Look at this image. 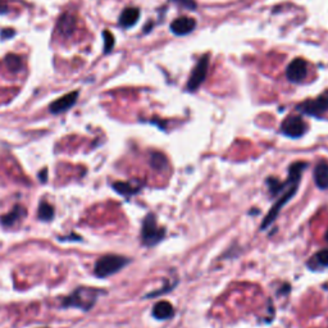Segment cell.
Wrapping results in <instances>:
<instances>
[{
  "instance_id": "6da1fadb",
  "label": "cell",
  "mask_w": 328,
  "mask_h": 328,
  "mask_svg": "<svg viewBox=\"0 0 328 328\" xmlns=\"http://www.w3.org/2000/svg\"><path fill=\"white\" fill-rule=\"evenodd\" d=\"M101 294L100 290L90 287H78L71 295L63 299V308H76L83 311H89L94 306L95 301Z\"/></svg>"
},
{
  "instance_id": "7a4b0ae2",
  "label": "cell",
  "mask_w": 328,
  "mask_h": 328,
  "mask_svg": "<svg viewBox=\"0 0 328 328\" xmlns=\"http://www.w3.org/2000/svg\"><path fill=\"white\" fill-rule=\"evenodd\" d=\"M129 263L130 259L122 257V255H104V257L99 258L97 262L95 263L94 273L96 277L105 278V277H109L112 276V274H116L117 272H120L121 269L125 268Z\"/></svg>"
},
{
  "instance_id": "3957f363",
  "label": "cell",
  "mask_w": 328,
  "mask_h": 328,
  "mask_svg": "<svg viewBox=\"0 0 328 328\" xmlns=\"http://www.w3.org/2000/svg\"><path fill=\"white\" fill-rule=\"evenodd\" d=\"M166 235L163 227H159L155 220L154 214H148L144 218L143 227H141V241L146 246H154L159 244Z\"/></svg>"
},
{
  "instance_id": "277c9868",
  "label": "cell",
  "mask_w": 328,
  "mask_h": 328,
  "mask_svg": "<svg viewBox=\"0 0 328 328\" xmlns=\"http://www.w3.org/2000/svg\"><path fill=\"white\" fill-rule=\"evenodd\" d=\"M297 186H299V182L291 183V185H290V187L282 192V196H281L280 200H278V201H277L273 206H272L271 210H269V213L267 214V217L264 218V221H263L262 226H260V229L262 230L267 229L268 226H271L272 223L276 221V218L278 217V214H280V210H282L283 206H285L286 204H287L288 201L291 200V197H294V195L296 194Z\"/></svg>"
},
{
  "instance_id": "5b68a950",
  "label": "cell",
  "mask_w": 328,
  "mask_h": 328,
  "mask_svg": "<svg viewBox=\"0 0 328 328\" xmlns=\"http://www.w3.org/2000/svg\"><path fill=\"white\" fill-rule=\"evenodd\" d=\"M208 66H209V54H205L200 58L196 67H195L194 71H192L191 76H190V78H188L187 89L190 90V91H195V90H196L197 87L204 82V80H205L206 77V72H208Z\"/></svg>"
},
{
  "instance_id": "8992f818",
  "label": "cell",
  "mask_w": 328,
  "mask_h": 328,
  "mask_svg": "<svg viewBox=\"0 0 328 328\" xmlns=\"http://www.w3.org/2000/svg\"><path fill=\"white\" fill-rule=\"evenodd\" d=\"M306 126L305 122L302 121V118L297 117V116H291L287 117L281 125V132L285 136L291 137V139H297L301 137L302 135L305 134Z\"/></svg>"
},
{
  "instance_id": "52a82bcc",
  "label": "cell",
  "mask_w": 328,
  "mask_h": 328,
  "mask_svg": "<svg viewBox=\"0 0 328 328\" xmlns=\"http://www.w3.org/2000/svg\"><path fill=\"white\" fill-rule=\"evenodd\" d=\"M297 109L308 116L320 117L328 111V94L320 95L319 97L314 100H308L305 103H302L301 105H299Z\"/></svg>"
},
{
  "instance_id": "ba28073f",
  "label": "cell",
  "mask_w": 328,
  "mask_h": 328,
  "mask_svg": "<svg viewBox=\"0 0 328 328\" xmlns=\"http://www.w3.org/2000/svg\"><path fill=\"white\" fill-rule=\"evenodd\" d=\"M306 72H308V66L305 60L296 58L288 64L286 69V77L290 82H301L306 77Z\"/></svg>"
},
{
  "instance_id": "9c48e42d",
  "label": "cell",
  "mask_w": 328,
  "mask_h": 328,
  "mask_svg": "<svg viewBox=\"0 0 328 328\" xmlns=\"http://www.w3.org/2000/svg\"><path fill=\"white\" fill-rule=\"evenodd\" d=\"M77 99H78V91L69 92V94L59 97L58 100H55L54 103L50 104L49 111L52 112L53 115H59V113H63V112L71 109L72 106L76 104Z\"/></svg>"
},
{
  "instance_id": "30bf717a",
  "label": "cell",
  "mask_w": 328,
  "mask_h": 328,
  "mask_svg": "<svg viewBox=\"0 0 328 328\" xmlns=\"http://www.w3.org/2000/svg\"><path fill=\"white\" fill-rule=\"evenodd\" d=\"M195 27H196L195 20L188 17L176 18V20L171 23V31L173 32L174 35H178V36H183V35L190 34L191 31H194Z\"/></svg>"
},
{
  "instance_id": "8fae6325",
  "label": "cell",
  "mask_w": 328,
  "mask_h": 328,
  "mask_svg": "<svg viewBox=\"0 0 328 328\" xmlns=\"http://www.w3.org/2000/svg\"><path fill=\"white\" fill-rule=\"evenodd\" d=\"M26 217V209L22 205H15L9 213L4 214L0 217V223L4 227H13L17 222H20L21 220Z\"/></svg>"
},
{
  "instance_id": "7c38bea8",
  "label": "cell",
  "mask_w": 328,
  "mask_h": 328,
  "mask_svg": "<svg viewBox=\"0 0 328 328\" xmlns=\"http://www.w3.org/2000/svg\"><path fill=\"white\" fill-rule=\"evenodd\" d=\"M314 181L320 190H328V163L319 162L314 168Z\"/></svg>"
},
{
  "instance_id": "4fadbf2b",
  "label": "cell",
  "mask_w": 328,
  "mask_h": 328,
  "mask_svg": "<svg viewBox=\"0 0 328 328\" xmlns=\"http://www.w3.org/2000/svg\"><path fill=\"white\" fill-rule=\"evenodd\" d=\"M174 308L169 301H159L153 308V317L159 320H166L173 317Z\"/></svg>"
},
{
  "instance_id": "5bb4252c",
  "label": "cell",
  "mask_w": 328,
  "mask_h": 328,
  "mask_svg": "<svg viewBox=\"0 0 328 328\" xmlns=\"http://www.w3.org/2000/svg\"><path fill=\"white\" fill-rule=\"evenodd\" d=\"M76 23H77V21H76V17H74L73 15H71V13H64V15L60 17L59 22H58V30H59V32L62 35L68 36V35H71L72 32L74 31Z\"/></svg>"
},
{
  "instance_id": "9a60e30c",
  "label": "cell",
  "mask_w": 328,
  "mask_h": 328,
  "mask_svg": "<svg viewBox=\"0 0 328 328\" xmlns=\"http://www.w3.org/2000/svg\"><path fill=\"white\" fill-rule=\"evenodd\" d=\"M140 17V11L137 8H127L122 12V15L120 17V25L121 26L129 29L132 27L135 23L139 21Z\"/></svg>"
},
{
  "instance_id": "2e32d148",
  "label": "cell",
  "mask_w": 328,
  "mask_h": 328,
  "mask_svg": "<svg viewBox=\"0 0 328 328\" xmlns=\"http://www.w3.org/2000/svg\"><path fill=\"white\" fill-rule=\"evenodd\" d=\"M54 215V206H53L52 204H49L48 201H41L40 205H39V210H37V217H39V220L43 221V222H49V221H53Z\"/></svg>"
},
{
  "instance_id": "e0dca14e",
  "label": "cell",
  "mask_w": 328,
  "mask_h": 328,
  "mask_svg": "<svg viewBox=\"0 0 328 328\" xmlns=\"http://www.w3.org/2000/svg\"><path fill=\"white\" fill-rule=\"evenodd\" d=\"M113 188H115L118 194L123 195V196L126 197L132 196V195H135L136 192L140 191V187L134 186L130 182H115L113 183Z\"/></svg>"
},
{
  "instance_id": "ac0fdd59",
  "label": "cell",
  "mask_w": 328,
  "mask_h": 328,
  "mask_svg": "<svg viewBox=\"0 0 328 328\" xmlns=\"http://www.w3.org/2000/svg\"><path fill=\"white\" fill-rule=\"evenodd\" d=\"M150 164L151 167L157 171H164L168 167V162L167 158L160 153H153L150 157Z\"/></svg>"
},
{
  "instance_id": "d6986e66",
  "label": "cell",
  "mask_w": 328,
  "mask_h": 328,
  "mask_svg": "<svg viewBox=\"0 0 328 328\" xmlns=\"http://www.w3.org/2000/svg\"><path fill=\"white\" fill-rule=\"evenodd\" d=\"M310 262L313 263V268H318V267L328 268V250H320L314 255L313 259H310Z\"/></svg>"
},
{
  "instance_id": "ffe728a7",
  "label": "cell",
  "mask_w": 328,
  "mask_h": 328,
  "mask_svg": "<svg viewBox=\"0 0 328 328\" xmlns=\"http://www.w3.org/2000/svg\"><path fill=\"white\" fill-rule=\"evenodd\" d=\"M6 64L8 67V69L13 73L18 72L22 67V62H21V58L16 54H9L7 55L6 58Z\"/></svg>"
},
{
  "instance_id": "44dd1931",
  "label": "cell",
  "mask_w": 328,
  "mask_h": 328,
  "mask_svg": "<svg viewBox=\"0 0 328 328\" xmlns=\"http://www.w3.org/2000/svg\"><path fill=\"white\" fill-rule=\"evenodd\" d=\"M103 39H104V53L108 54V53H111L113 46H115V36H113L108 30H105V31L103 32Z\"/></svg>"
},
{
  "instance_id": "7402d4cb",
  "label": "cell",
  "mask_w": 328,
  "mask_h": 328,
  "mask_svg": "<svg viewBox=\"0 0 328 328\" xmlns=\"http://www.w3.org/2000/svg\"><path fill=\"white\" fill-rule=\"evenodd\" d=\"M174 2H177L178 4H181V6L186 7V8H188V9L196 8V4H195L192 0H174Z\"/></svg>"
},
{
  "instance_id": "603a6c76",
  "label": "cell",
  "mask_w": 328,
  "mask_h": 328,
  "mask_svg": "<svg viewBox=\"0 0 328 328\" xmlns=\"http://www.w3.org/2000/svg\"><path fill=\"white\" fill-rule=\"evenodd\" d=\"M15 36V30H4L3 32H2V35H0V37L3 39V40H6V39H9V37Z\"/></svg>"
},
{
  "instance_id": "cb8c5ba5",
  "label": "cell",
  "mask_w": 328,
  "mask_h": 328,
  "mask_svg": "<svg viewBox=\"0 0 328 328\" xmlns=\"http://www.w3.org/2000/svg\"><path fill=\"white\" fill-rule=\"evenodd\" d=\"M39 180H40L43 183L46 182V180H48V169L44 168L43 171L39 173Z\"/></svg>"
},
{
  "instance_id": "d4e9b609",
  "label": "cell",
  "mask_w": 328,
  "mask_h": 328,
  "mask_svg": "<svg viewBox=\"0 0 328 328\" xmlns=\"http://www.w3.org/2000/svg\"><path fill=\"white\" fill-rule=\"evenodd\" d=\"M0 13H7V7L0 6Z\"/></svg>"
},
{
  "instance_id": "484cf974",
  "label": "cell",
  "mask_w": 328,
  "mask_h": 328,
  "mask_svg": "<svg viewBox=\"0 0 328 328\" xmlns=\"http://www.w3.org/2000/svg\"><path fill=\"white\" fill-rule=\"evenodd\" d=\"M325 241H327V243H328V231H327V234H325Z\"/></svg>"
}]
</instances>
